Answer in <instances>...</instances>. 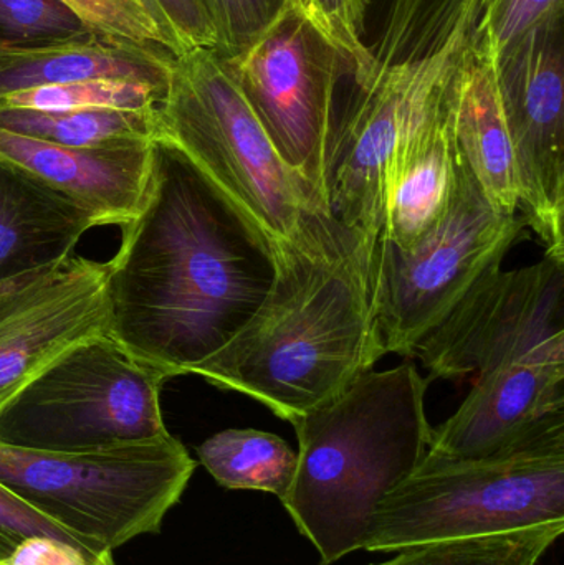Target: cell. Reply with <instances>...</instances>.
<instances>
[{
    "mask_svg": "<svg viewBox=\"0 0 564 565\" xmlns=\"http://www.w3.org/2000/svg\"><path fill=\"white\" fill-rule=\"evenodd\" d=\"M123 227L106 264V332L169 379L194 374L267 298L274 247L161 138L141 209Z\"/></svg>",
    "mask_w": 564,
    "mask_h": 565,
    "instance_id": "1",
    "label": "cell"
},
{
    "mask_svg": "<svg viewBox=\"0 0 564 565\" xmlns=\"http://www.w3.org/2000/svg\"><path fill=\"white\" fill-rule=\"evenodd\" d=\"M371 244L331 215L307 212L275 254L260 308L194 375L295 424L386 355L376 318Z\"/></svg>",
    "mask_w": 564,
    "mask_h": 565,
    "instance_id": "2",
    "label": "cell"
},
{
    "mask_svg": "<svg viewBox=\"0 0 564 565\" xmlns=\"http://www.w3.org/2000/svg\"><path fill=\"white\" fill-rule=\"evenodd\" d=\"M433 381L413 362L370 371L291 424L297 471L281 504L321 565L363 550L387 494L426 458Z\"/></svg>",
    "mask_w": 564,
    "mask_h": 565,
    "instance_id": "3",
    "label": "cell"
},
{
    "mask_svg": "<svg viewBox=\"0 0 564 565\" xmlns=\"http://www.w3.org/2000/svg\"><path fill=\"white\" fill-rule=\"evenodd\" d=\"M479 0H387L373 66L334 121L328 212L376 244L400 142L454 92L472 49Z\"/></svg>",
    "mask_w": 564,
    "mask_h": 565,
    "instance_id": "4",
    "label": "cell"
},
{
    "mask_svg": "<svg viewBox=\"0 0 564 565\" xmlns=\"http://www.w3.org/2000/svg\"><path fill=\"white\" fill-rule=\"evenodd\" d=\"M558 523H564V411L489 457L426 455L381 504L363 550L397 553Z\"/></svg>",
    "mask_w": 564,
    "mask_h": 565,
    "instance_id": "5",
    "label": "cell"
},
{
    "mask_svg": "<svg viewBox=\"0 0 564 565\" xmlns=\"http://www.w3.org/2000/svg\"><path fill=\"white\" fill-rule=\"evenodd\" d=\"M156 119V138L178 148L275 254L315 212L214 50L175 56Z\"/></svg>",
    "mask_w": 564,
    "mask_h": 565,
    "instance_id": "6",
    "label": "cell"
},
{
    "mask_svg": "<svg viewBox=\"0 0 564 565\" xmlns=\"http://www.w3.org/2000/svg\"><path fill=\"white\" fill-rule=\"evenodd\" d=\"M195 467L171 434L75 454L0 445V483L7 490L109 553L158 534Z\"/></svg>",
    "mask_w": 564,
    "mask_h": 565,
    "instance_id": "7",
    "label": "cell"
},
{
    "mask_svg": "<svg viewBox=\"0 0 564 565\" xmlns=\"http://www.w3.org/2000/svg\"><path fill=\"white\" fill-rule=\"evenodd\" d=\"M168 375L108 332L72 345L0 407V445L75 454L168 435Z\"/></svg>",
    "mask_w": 564,
    "mask_h": 565,
    "instance_id": "8",
    "label": "cell"
},
{
    "mask_svg": "<svg viewBox=\"0 0 564 565\" xmlns=\"http://www.w3.org/2000/svg\"><path fill=\"white\" fill-rule=\"evenodd\" d=\"M525 227L519 215L500 214L490 204L457 149L453 199L434 231L411 250L383 235L377 241L374 301L386 354L413 358L423 335L483 275L502 267Z\"/></svg>",
    "mask_w": 564,
    "mask_h": 565,
    "instance_id": "9",
    "label": "cell"
},
{
    "mask_svg": "<svg viewBox=\"0 0 564 565\" xmlns=\"http://www.w3.org/2000/svg\"><path fill=\"white\" fill-rule=\"evenodd\" d=\"M221 60L311 209L330 215L328 154L338 83L353 75L348 56L294 2L251 49Z\"/></svg>",
    "mask_w": 564,
    "mask_h": 565,
    "instance_id": "10",
    "label": "cell"
},
{
    "mask_svg": "<svg viewBox=\"0 0 564 565\" xmlns=\"http://www.w3.org/2000/svg\"><path fill=\"white\" fill-rule=\"evenodd\" d=\"M413 358L436 379L487 374L533 359L564 361V262L493 268L426 332Z\"/></svg>",
    "mask_w": 564,
    "mask_h": 565,
    "instance_id": "11",
    "label": "cell"
},
{
    "mask_svg": "<svg viewBox=\"0 0 564 565\" xmlns=\"http://www.w3.org/2000/svg\"><path fill=\"white\" fill-rule=\"evenodd\" d=\"M563 13L496 53L497 83L515 154L519 212L545 255L564 262Z\"/></svg>",
    "mask_w": 564,
    "mask_h": 565,
    "instance_id": "12",
    "label": "cell"
},
{
    "mask_svg": "<svg viewBox=\"0 0 564 565\" xmlns=\"http://www.w3.org/2000/svg\"><path fill=\"white\" fill-rule=\"evenodd\" d=\"M106 264L68 258L0 311V407L72 345L106 332Z\"/></svg>",
    "mask_w": 564,
    "mask_h": 565,
    "instance_id": "13",
    "label": "cell"
},
{
    "mask_svg": "<svg viewBox=\"0 0 564 565\" xmlns=\"http://www.w3.org/2000/svg\"><path fill=\"white\" fill-rule=\"evenodd\" d=\"M564 411V361L513 362L476 377L459 411L433 428L427 455L489 457Z\"/></svg>",
    "mask_w": 564,
    "mask_h": 565,
    "instance_id": "14",
    "label": "cell"
},
{
    "mask_svg": "<svg viewBox=\"0 0 564 565\" xmlns=\"http://www.w3.org/2000/svg\"><path fill=\"white\" fill-rule=\"evenodd\" d=\"M151 145L70 148L0 128V161L26 172L93 215L125 225L145 201Z\"/></svg>",
    "mask_w": 564,
    "mask_h": 565,
    "instance_id": "15",
    "label": "cell"
},
{
    "mask_svg": "<svg viewBox=\"0 0 564 565\" xmlns=\"http://www.w3.org/2000/svg\"><path fill=\"white\" fill-rule=\"evenodd\" d=\"M457 93L459 83L407 132L391 159L381 235L403 250L416 247L449 209L456 179Z\"/></svg>",
    "mask_w": 564,
    "mask_h": 565,
    "instance_id": "16",
    "label": "cell"
},
{
    "mask_svg": "<svg viewBox=\"0 0 564 565\" xmlns=\"http://www.w3.org/2000/svg\"><path fill=\"white\" fill-rule=\"evenodd\" d=\"M93 227L85 209L0 161V282L58 267Z\"/></svg>",
    "mask_w": 564,
    "mask_h": 565,
    "instance_id": "17",
    "label": "cell"
},
{
    "mask_svg": "<svg viewBox=\"0 0 564 565\" xmlns=\"http://www.w3.org/2000/svg\"><path fill=\"white\" fill-rule=\"evenodd\" d=\"M174 58L168 50L99 33L32 49L0 46V96L88 79L142 83L166 95Z\"/></svg>",
    "mask_w": 564,
    "mask_h": 565,
    "instance_id": "18",
    "label": "cell"
},
{
    "mask_svg": "<svg viewBox=\"0 0 564 565\" xmlns=\"http://www.w3.org/2000/svg\"><path fill=\"white\" fill-rule=\"evenodd\" d=\"M456 142L490 204L500 214H519L515 154L497 83L496 50L477 29L457 93Z\"/></svg>",
    "mask_w": 564,
    "mask_h": 565,
    "instance_id": "19",
    "label": "cell"
},
{
    "mask_svg": "<svg viewBox=\"0 0 564 565\" xmlns=\"http://www.w3.org/2000/svg\"><path fill=\"white\" fill-rule=\"evenodd\" d=\"M202 467L225 490L262 491L284 501L297 471V451L275 434L228 428L198 447Z\"/></svg>",
    "mask_w": 564,
    "mask_h": 565,
    "instance_id": "20",
    "label": "cell"
},
{
    "mask_svg": "<svg viewBox=\"0 0 564 565\" xmlns=\"http://www.w3.org/2000/svg\"><path fill=\"white\" fill-rule=\"evenodd\" d=\"M0 128L70 148L149 145L158 136L155 109H0Z\"/></svg>",
    "mask_w": 564,
    "mask_h": 565,
    "instance_id": "21",
    "label": "cell"
},
{
    "mask_svg": "<svg viewBox=\"0 0 564 565\" xmlns=\"http://www.w3.org/2000/svg\"><path fill=\"white\" fill-rule=\"evenodd\" d=\"M0 565H115V559L0 483Z\"/></svg>",
    "mask_w": 564,
    "mask_h": 565,
    "instance_id": "22",
    "label": "cell"
},
{
    "mask_svg": "<svg viewBox=\"0 0 564 565\" xmlns=\"http://www.w3.org/2000/svg\"><path fill=\"white\" fill-rule=\"evenodd\" d=\"M563 531L564 523H558L493 536L439 541L397 551L393 559L371 565H539Z\"/></svg>",
    "mask_w": 564,
    "mask_h": 565,
    "instance_id": "23",
    "label": "cell"
},
{
    "mask_svg": "<svg viewBox=\"0 0 564 565\" xmlns=\"http://www.w3.org/2000/svg\"><path fill=\"white\" fill-rule=\"evenodd\" d=\"M164 93L142 83L88 79L65 85L36 86L0 96V109L75 111V109H155Z\"/></svg>",
    "mask_w": 564,
    "mask_h": 565,
    "instance_id": "24",
    "label": "cell"
},
{
    "mask_svg": "<svg viewBox=\"0 0 564 565\" xmlns=\"http://www.w3.org/2000/svg\"><path fill=\"white\" fill-rule=\"evenodd\" d=\"M58 0H0V46L55 45L93 35Z\"/></svg>",
    "mask_w": 564,
    "mask_h": 565,
    "instance_id": "25",
    "label": "cell"
},
{
    "mask_svg": "<svg viewBox=\"0 0 564 565\" xmlns=\"http://www.w3.org/2000/svg\"><path fill=\"white\" fill-rule=\"evenodd\" d=\"M99 35L158 46L179 56L178 45L142 0H58Z\"/></svg>",
    "mask_w": 564,
    "mask_h": 565,
    "instance_id": "26",
    "label": "cell"
},
{
    "mask_svg": "<svg viewBox=\"0 0 564 565\" xmlns=\"http://www.w3.org/2000/svg\"><path fill=\"white\" fill-rule=\"evenodd\" d=\"M295 0H204L221 58H234L262 39Z\"/></svg>",
    "mask_w": 564,
    "mask_h": 565,
    "instance_id": "27",
    "label": "cell"
},
{
    "mask_svg": "<svg viewBox=\"0 0 564 565\" xmlns=\"http://www.w3.org/2000/svg\"><path fill=\"white\" fill-rule=\"evenodd\" d=\"M327 33L353 65L354 83L363 82L373 66L370 46L363 42L366 0H295Z\"/></svg>",
    "mask_w": 564,
    "mask_h": 565,
    "instance_id": "28",
    "label": "cell"
},
{
    "mask_svg": "<svg viewBox=\"0 0 564 565\" xmlns=\"http://www.w3.org/2000/svg\"><path fill=\"white\" fill-rule=\"evenodd\" d=\"M562 12L563 0H479L477 32L499 53Z\"/></svg>",
    "mask_w": 564,
    "mask_h": 565,
    "instance_id": "29",
    "label": "cell"
},
{
    "mask_svg": "<svg viewBox=\"0 0 564 565\" xmlns=\"http://www.w3.org/2000/svg\"><path fill=\"white\" fill-rule=\"evenodd\" d=\"M152 15L169 33L179 55L191 50H215L217 36L204 0H149Z\"/></svg>",
    "mask_w": 564,
    "mask_h": 565,
    "instance_id": "30",
    "label": "cell"
},
{
    "mask_svg": "<svg viewBox=\"0 0 564 565\" xmlns=\"http://www.w3.org/2000/svg\"><path fill=\"white\" fill-rule=\"evenodd\" d=\"M46 271H43V274H46ZM43 274L20 278V280L15 281L0 282V311H2V309L6 308V306L9 305V302L12 301V299L15 298L23 288H26V286H29L30 282L35 281L36 278L42 277Z\"/></svg>",
    "mask_w": 564,
    "mask_h": 565,
    "instance_id": "31",
    "label": "cell"
},
{
    "mask_svg": "<svg viewBox=\"0 0 564 565\" xmlns=\"http://www.w3.org/2000/svg\"><path fill=\"white\" fill-rule=\"evenodd\" d=\"M142 2H145V3H146V6H148V9H149V0H142ZM149 10H151V9H149ZM151 13H152V12H151Z\"/></svg>",
    "mask_w": 564,
    "mask_h": 565,
    "instance_id": "32",
    "label": "cell"
},
{
    "mask_svg": "<svg viewBox=\"0 0 564 565\" xmlns=\"http://www.w3.org/2000/svg\"><path fill=\"white\" fill-rule=\"evenodd\" d=\"M205 9H207V7H205Z\"/></svg>",
    "mask_w": 564,
    "mask_h": 565,
    "instance_id": "33",
    "label": "cell"
}]
</instances>
